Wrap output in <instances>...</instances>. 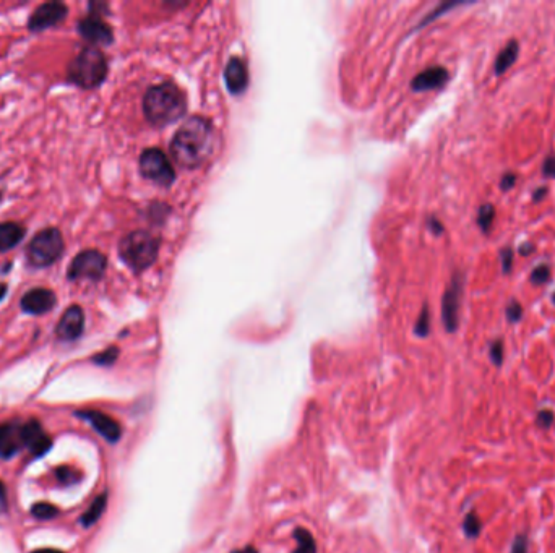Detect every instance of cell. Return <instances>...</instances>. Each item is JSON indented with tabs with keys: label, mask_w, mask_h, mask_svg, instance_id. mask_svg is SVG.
I'll return each instance as SVG.
<instances>
[{
	"label": "cell",
	"mask_w": 555,
	"mask_h": 553,
	"mask_svg": "<svg viewBox=\"0 0 555 553\" xmlns=\"http://www.w3.org/2000/svg\"><path fill=\"white\" fill-rule=\"evenodd\" d=\"M430 322H429V308L427 307H424V310H422V313H420V317H419V320H417V324H416V333L419 334V336H427L429 334V328H430V324H429Z\"/></svg>",
	"instance_id": "31"
},
{
	"label": "cell",
	"mask_w": 555,
	"mask_h": 553,
	"mask_svg": "<svg viewBox=\"0 0 555 553\" xmlns=\"http://www.w3.org/2000/svg\"><path fill=\"white\" fill-rule=\"evenodd\" d=\"M140 171L143 177L159 185H171L175 179V171L167 156L157 148L145 149L140 156Z\"/></svg>",
	"instance_id": "6"
},
{
	"label": "cell",
	"mask_w": 555,
	"mask_h": 553,
	"mask_svg": "<svg viewBox=\"0 0 555 553\" xmlns=\"http://www.w3.org/2000/svg\"><path fill=\"white\" fill-rule=\"evenodd\" d=\"M85 328V313L81 307L72 305L68 307L57 323L55 333L62 341H75L81 336Z\"/></svg>",
	"instance_id": "12"
},
{
	"label": "cell",
	"mask_w": 555,
	"mask_h": 553,
	"mask_svg": "<svg viewBox=\"0 0 555 553\" xmlns=\"http://www.w3.org/2000/svg\"><path fill=\"white\" fill-rule=\"evenodd\" d=\"M448 78H450V73L445 67H440V65L430 67L427 70H424L422 73H419L417 77L412 80V90L414 91L438 90L447 83Z\"/></svg>",
	"instance_id": "15"
},
{
	"label": "cell",
	"mask_w": 555,
	"mask_h": 553,
	"mask_svg": "<svg viewBox=\"0 0 555 553\" xmlns=\"http://www.w3.org/2000/svg\"><path fill=\"white\" fill-rule=\"evenodd\" d=\"M519 54V43L516 39H510L506 43V46L499 52V55L495 57L494 62V73L497 77L504 75L506 70H510V67L516 62Z\"/></svg>",
	"instance_id": "19"
},
{
	"label": "cell",
	"mask_w": 555,
	"mask_h": 553,
	"mask_svg": "<svg viewBox=\"0 0 555 553\" xmlns=\"http://www.w3.org/2000/svg\"><path fill=\"white\" fill-rule=\"evenodd\" d=\"M554 412L549 411V409H542L539 411V414H537V418H536V423L539 425L541 428H549L551 425L554 423Z\"/></svg>",
	"instance_id": "32"
},
{
	"label": "cell",
	"mask_w": 555,
	"mask_h": 553,
	"mask_svg": "<svg viewBox=\"0 0 555 553\" xmlns=\"http://www.w3.org/2000/svg\"><path fill=\"white\" fill-rule=\"evenodd\" d=\"M552 302H554V305H555V292L552 294Z\"/></svg>",
	"instance_id": "43"
},
{
	"label": "cell",
	"mask_w": 555,
	"mask_h": 553,
	"mask_svg": "<svg viewBox=\"0 0 555 553\" xmlns=\"http://www.w3.org/2000/svg\"><path fill=\"white\" fill-rule=\"evenodd\" d=\"M226 85L232 92H242L247 86L249 73L247 67L241 59H231L226 67Z\"/></svg>",
	"instance_id": "17"
},
{
	"label": "cell",
	"mask_w": 555,
	"mask_h": 553,
	"mask_svg": "<svg viewBox=\"0 0 555 553\" xmlns=\"http://www.w3.org/2000/svg\"><path fill=\"white\" fill-rule=\"evenodd\" d=\"M78 31L85 39L95 44H110L112 41V30L99 16L90 15L80 21Z\"/></svg>",
	"instance_id": "14"
},
{
	"label": "cell",
	"mask_w": 555,
	"mask_h": 553,
	"mask_svg": "<svg viewBox=\"0 0 555 553\" xmlns=\"http://www.w3.org/2000/svg\"><path fill=\"white\" fill-rule=\"evenodd\" d=\"M516 182H518V177L515 172H505L500 179V188L504 191H508L515 187Z\"/></svg>",
	"instance_id": "35"
},
{
	"label": "cell",
	"mask_w": 555,
	"mask_h": 553,
	"mask_svg": "<svg viewBox=\"0 0 555 553\" xmlns=\"http://www.w3.org/2000/svg\"><path fill=\"white\" fill-rule=\"evenodd\" d=\"M505 315L510 323H518L523 318V305L518 300L511 299L505 307Z\"/></svg>",
	"instance_id": "26"
},
{
	"label": "cell",
	"mask_w": 555,
	"mask_h": 553,
	"mask_svg": "<svg viewBox=\"0 0 555 553\" xmlns=\"http://www.w3.org/2000/svg\"><path fill=\"white\" fill-rule=\"evenodd\" d=\"M489 357L492 360V364L500 367L502 362H504V342L502 339H495L490 342V347H489Z\"/></svg>",
	"instance_id": "28"
},
{
	"label": "cell",
	"mask_w": 555,
	"mask_h": 553,
	"mask_svg": "<svg viewBox=\"0 0 555 553\" xmlns=\"http://www.w3.org/2000/svg\"><path fill=\"white\" fill-rule=\"evenodd\" d=\"M31 553H65L62 550H57V549H39V550H34Z\"/></svg>",
	"instance_id": "41"
},
{
	"label": "cell",
	"mask_w": 555,
	"mask_h": 553,
	"mask_svg": "<svg viewBox=\"0 0 555 553\" xmlns=\"http://www.w3.org/2000/svg\"><path fill=\"white\" fill-rule=\"evenodd\" d=\"M31 514L34 517H38V519H52V517H55L58 514V508L50 503L41 502L31 508Z\"/></svg>",
	"instance_id": "25"
},
{
	"label": "cell",
	"mask_w": 555,
	"mask_h": 553,
	"mask_svg": "<svg viewBox=\"0 0 555 553\" xmlns=\"http://www.w3.org/2000/svg\"><path fill=\"white\" fill-rule=\"evenodd\" d=\"M106 266L107 260L101 252H98V250H85V252L78 253L72 260V263L68 266V277L98 281V279L102 277Z\"/></svg>",
	"instance_id": "8"
},
{
	"label": "cell",
	"mask_w": 555,
	"mask_h": 553,
	"mask_svg": "<svg viewBox=\"0 0 555 553\" xmlns=\"http://www.w3.org/2000/svg\"><path fill=\"white\" fill-rule=\"evenodd\" d=\"M551 265L549 263H541L537 265L533 271H531L529 275V282L533 284V286H542L544 282H547L549 279H551Z\"/></svg>",
	"instance_id": "23"
},
{
	"label": "cell",
	"mask_w": 555,
	"mask_h": 553,
	"mask_svg": "<svg viewBox=\"0 0 555 553\" xmlns=\"http://www.w3.org/2000/svg\"><path fill=\"white\" fill-rule=\"evenodd\" d=\"M107 75L106 57L96 47H86L70 63L68 77L81 88L93 90L104 81Z\"/></svg>",
	"instance_id": "4"
},
{
	"label": "cell",
	"mask_w": 555,
	"mask_h": 553,
	"mask_svg": "<svg viewBox=\"0 0 555 553\" xmlns=\"http://www.w3.org/2000/svg\"><path fill=\"white\" fill-rule=\"evenodd\" d=\"M5 294H7V286H5V284H2V282H0V300L3 299V297H5Z\"/></svg>",
	"instance_id": "42"
},
{
	"label": "cell",
	"mask_w": 555,
	"mask_h": 553,
	"mask_svg": "<svg viewBox=\"0 0 555 553\" xmlns=\"http://www.w3.org/2000/svg\"><path fill=\"white\" fill-rule=\"evenodd\" d=\"M5 506H7V490L3 482L0 480V509H5Z\"/></svg>",
	"instance_id": "39"
},
{
	"label": "cell",
	"mask_w": 555,
	"mask_h": 553,
	"mask_svg": "<svg viewBox=\"0 0 555 553\" xmlns=\"http://www.w3.org/2000/svg\"><path fill=\"white\" fill-rule=\"evenodd\" d=\"M78 417L85 418V420L90 423L104 440H107L109 443H115V441L120 440L122 427H120V423L110 415L104 414L101 411L86 409V411L78 412Z\"/></svg>",
	"instance_id": "10"
},
{
	"label": "cell",
	"mask_w": 555,
	"mask_h": 553,
	"mask_svg": "<svg viewBox=\"0 0 555 553\" xmlns=\"http://www.w3.org/2000/svg\"><path fill=\"white\" fill-rule=\"evenodd\" d=\"M231 553H258V550L255 549V547H244V549H239V550H234Z\"/></svg>",
	"instance_id": "40"
},
{
	"label": "cell",
	"mask_w": 555,
	"mask_h": 553,
	"mask_svg": "<svg viewBox=\"0 0 555 553\" xmlns=\"http://www.w3.org/2000/svg\"><path fill=\"white\" fill-rule=\"evenodd\" d=\"M534 250H536L534 243H531V242H524V243H521V247H518V252L521 257H528V255L533 253Z\"/></svg>",
	"instance_id": "37"
},
{
	"label": "cell",
	"mask_w": 555,
	"mask_h": 553,
	"mask_svg": "<svg viewBox=\"0 0 555 553\" xmlns=\"http://www.w3.org/2000/svg\"><path fill=\"white\" fill-rule=\"evenodd\" d=\"M549 193V188L546 187V185H542V187H539V188H536L534 191H533V203H539V201H542L546 198V195Z\"/></svg>",
	"instance_id": "36"
},
{
	"label": "cell",
	"mask_w": 555,
	"mask_h": 553,
	"mask_svg": "<svg viewBox=\"0 0 555 553\" xmlns=\"http://www.w3.org/2000/svg\"><path fill=\"white\" fill-rule=\"evenodd\" d=\"M528 537L524 534H519L515 537V542L511 545V553H528Z\"/></svg>",
	"instance_id": "34"
},
{
	"label": "cell",
	"mask_w": 555,
	"mask_h": 553,
	"mask_svg": "<svg viewBox=\"0 0 555 553\" xmlns=\"http://www.w3.org/2000/svg\"><path fill=\"white\" fill-rule=\"evenodd\" d=\"M55 477L58 479V482L63 485L73 484V482H77V479H78L77 472H75L72 467H68V465H60V467H57L55 469Z\"/></svg>",
	"instance_id": "27"
},
{
	"label": "cell",
	"mask_w": 555,
	"mask_h": 553,
	"mask_svg": "<svg viewBox=\"0 0 555 553\" xmlns=\"http://www.w3.org/2000/svg\"><path fill=\"white\" fill-rule=\"evenodd\" d=\"M107 506V493H102L99 495V497L95 498V502L90 505V508L85 511V514L81 516V524H83V527H91L93 524L99 521V517L102 516L104 509H106Z\"/></svg>",
	"instance_id": "20"
},
{
	"label": "cell",
	"mask_w": 555,
	"mask_h": 553,
	"mask_svg": "<svg viewBox=\"0 0 555 553\" xmlns=\"http://www.w3.org/2000/svg\"><path fill=\"white\" fill-rule=\"evenodd\" d=\"M216 133L211 122L203 117H190L177 130L171 143V153L177 164L194 169L202 166L213 154Z\"/></svg>",
	"instance_id": "1"
},
{
	"label": "cell",
	"mask_w": 555,
	"mask_h": 553,
	"mask_svg": "<svg viewBox=\"0 0 555 553\" xmlns=\"http://www.w3.org/2000/svg\"><path fill=\"white\" fill-rule=\"evenodd\" d=\"M464 290V275L456 271L452 276V282H450L448 289L443 294L442 300V318L443 324L448 333H454L458 329L459 323V307H461V297H463Z\"/></svg>",
	"instance_id": "7"
},
{
	"label": "cell",
	"mask_w": 555,
	"mask_h": 553,
	"mask_svg": "<svg viewBox=\"0 0 555 553\" xmlns=\"http://www.w3.org/2000/svg\"><path fill=\"white\" fill-rule=\"evenodd\" d=\"M0 200H2V193H0Z\"/></svg>",
	"instance_id": "44"
},
{
	"label": "cell",
	"mask_w": 555,
	"mask_h": 553,
	"mask_svg": "<svg viewBox=\"0 0 555 553\" xmlns=\"http://www.w3.org/2000/svg\"><path fill=\"white\" fill-rule=\"evenodd\" d=\"M65 243L60 230L49 228L41 230L28 245V261L36 268L54 265L62 257Z\"/></svg>",
	"instance_id": "5"
},
{
	"label": "cell",
	"mask_w": 555,
	"mask_h": 553,
	"mask_svg": "<svg viewBox=\"0 0 555 553\" xmlns=\"http://www.w3.org/2000/svg\"><path fill=\"white\" fill-rule=\"evenodd\" d=\"M542 176L546 179H555V154H549L542 162Z\"/></svg>",
	"instance_id": "33"
},
{
	"label": "cell",
	"mask_w": 555,
	"mask_h": 553,
	"mask_svg": "<svg viewBox=\"0 0 555 553\" xmlns=\"http://www.w3.org/2000/svg\"><path fill=\"white\" fill-rule=\"evenodd\" d=\"M494 219H495V206L492 203H484V205L479 206L476 221L484 234H489L490 228L494 226Z\"/></svg>",
	"instance_id": "22"
},
{
	"label": "cell",
	"mask_w": 555,
	"mask_h": 553,
	"mask_svg": "<svg viewBox=\"0 0 555 553\" xmlns=\"http://www.w3.org/2000/svg\"><path fill=\"white\" fill-rule=\"evenodd\" d=\"M55 294L49 289H31L21 297V310L29 315H44L55 307Z\"/></svg>",
	"instance_id": "13"
},
{
	"label": "cell",
	"mask_w": 555,
	"mask_h": 553,
	"mask_svg": "<svg viewBox=\"0 0 555 553\" xmlns=\"http://www.w3.org/2000/svg\"><path fill=\"white\" fill-rule=\"evenodd\" d=\"M21 440L23 446H26L34 456L46 455L52 446L50 436L44 432L43 425L34 418L21 425Z\"/></svg>",
	"instance_id": "11"
},
{
	"label": "cell",
	"mask_w": 555,
	"mask_h": 553,
	"mask_svg": "<svg viewBox=\"0 0 555 553\" xmlns=\"http://www.w3.org/2000/svg\"><path fill=\"white\" fill-rule=\"evenodd\" d=\"M25 237V228L18 223H3L0 224V253L15 248Z\"/></svg>",
	"instance_id": "18"
},
{
	"label": "cell",
	"mask_w": 555,
	"mask_h": 553,
	"mask_svg": "<svg viewBox=\"0 0 555 553\" xmlns=\"http://www.w3.org/2000/svg\"><path fill=\"white\" fill-rule=\"evenodd\" d=\"M117 354H119L117 347H110V349H107V351H104L101 354H98V356H95L93 360H95L98 365H110V364L115 362Z\"/></svg>",
	"instance_id": "30"
},
{
	"label": "cell",
	"mask_w": 555,
	"mask_h": 553,
	"mask_svg": "<svg viewBox=\"0 0 555 553\" xmlns=\"http://www.w3.org/2000/svg\"><path fill=\"white\" fill-rule=\"evenodd\" d=\"M429 226L432 228V230L435 232V234H442L443 232V226H442V223L438 219H435V218H430L429 219Z\"/></svg>",
	"instance_id": "38"
},
{
	"label": "cell",
	"mask_w": 555,
	"mask_h": 553,
	"mask_svg": "<svg viewBox=\"0 0 555 553\" xmlns=\"http://www.w3.org/2000/svg\"><path fill=\"white\" fill-rule=\"evenodd\" d=\"M185 96L172 83H161L150 88L145 94L143 110L151 124L166 125L185 114Z\"/></svg>",
	"instance_id": "2"
},
{
	"label": "cell",
	"mask_w": 555,
	"mask_h": 553,
	"mask_svg": "<svg viewBox=\"0 0 555 553\" xmlns=\"http://www.w3.org/2000/svg\"><path fill=\"white\" fill-rule=\"evenodd\" d=\"M463 529H464V534L467 535L469 539H476L479 534H481V519H479V516L474 513V511H471V513H467L464 521H463Z\"/></svg>",
	"instance_id": "24"
},
{
	"label": "cell",
	"mask_w": 555,
	"mask_h": 553,
	"mask_svg": "<svg viewBox=\"0 0 555 553\" xmlns=\"http://www.w3.org/2000/svg\"><path fill=\"white\" fill-rule=\"evenodd\" d=\"M23 446L21 425L3 423L0 425V456L8 459L15 456Z\"/></svg>",
	"instance_id": "16"
},
{
	"label": "cell",
	"mask_w": 555,
	"mask_h": 553,
	"mask_svg": "<svg viewBox=\"0 0 555 553\" xmlns=\"http://www.w3.org/2000/svg\"><path fill=\"white\" fill-rule=\"evenodd\" d=\"M120 257L135 271L146 270L154 263L159 252V238L146 230H135L122 238Z\"/></svg>",
	"instance_id": "3"
},
{
	"label": "cell",
	"mask_w": 555,
	"mask_h": 553,
	"mask_svg": "<svg viewBox=\"0 0 555 553\" xmlns=\"http://www.w3.org/2000/svg\"><path fill=\"white\" fill-rule=\"evenodd\" d=\"M500 263H502V273L504 275H510L513 268V248L505 247L500 250Z\"/></svg>",
	"instance_id": "29"
},
{
	"label": "cell",
	"mask_w": 555,
	"mask_h": 553,
	"mask_svg": "<svg viewBox=\"0 0 555 553\" xmlns=\"http://www.w3.org/2000/svg\"><path fill=\"white\" fill-rule=\"evenodd\" d=\"M294 539L297 542L294 553H317V544H315V539H313V535L307 531V529H303V527L296 529Z\"/></svg>",
	"instance_id": "21"
},
{
	"label": "cell",
	"mask_w": 555,
	"mask_h": 553,
	"mask_svg": "<svg viewBox=\"0 0 555 553\" xmlns=\"http://www.w3.org/2000/svg\"><path fill=\"white\" fill-rule=\"evenodd\" d=\"M67 5L62 2H48L43 3L33 11L29 18V30L31 31H44L48 28L58 25L67 16Z\"/></svg>",
	"instance_id": "9"
}]
</instances>
